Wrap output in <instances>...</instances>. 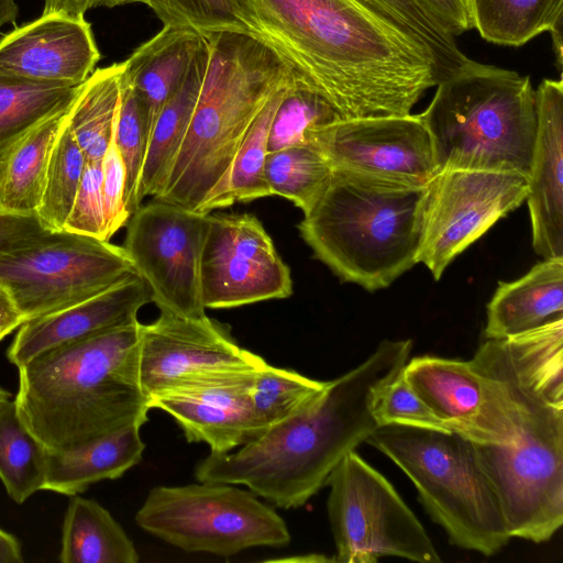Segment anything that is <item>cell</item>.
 Listing matches in <instances>:
<instances>
[{
	"mask_svg": "<svg viewBox=\"0 0 563 563\" xmlns=\"http://www.w3.org/2000/svg\"><path fill=\"white\" fill-rule=\"evenodd\" d=\"M249 34L341 120L408 115L441 81L429 47L371 0H238Z\"/></svg>",
	"mask_w": 563,
	"mask_h": 563,
	"instance_id": "cell-1",
	"label": "cell"
},
{
	"mask_svg": "<svg viewBox=\"0 0 563 563\" xmlns=\"http://www.w3.org/2000/svg\"><path fill=\"white\" fill-rule=\"evenodd\" d=\"M411 349L410 339L382 341L298 412L229 453L200 460L195 478L244 485L279 508L302 507L327 485L343 456L378 427L377 396L401 373Z\"/></svg>",
	"mask_w": 563,
	"mask_h": 563,
	"instance_id": "cell-2",
	"label": "cell"
},
{
	"mask_svg": "<svg viewBox=\"0 0 563 563\" xmlns=\"http://www.w3.org/2000/svg\"><path fill=\"white\" fill-rule=\"evenodd\" d=\"M142 323L44 351L20 367L18 415L49 452L74 450L132 424L152 409L139 383Z\"/></svg>",
	"mask_w": 563,
	"mask_h": 563,
	"instance_id": "cell-3",
	"label": "cell"
},
{
	"mask_svg": "<svg viewBox=\"0 0 563 563\" xmlns=\"http://www.w3.org/2000/svg\"><path fill=\"white\" fill-rule=\"evenodd\" d=\"M208 64L190 124L153 199L210 213L219 209L233 159L252 124L294 74L249 33L206 34Z\"/></svg>",
	"mask_w": 563,
	"mask_h": 563,
	"instance_id": "cell-4",
	"label": "cell"
},
{
	"mask_svg": "<svg viewBox=\"0 0 563 563\" xmlns=\"http://www.w3.org/2000/svg\"><path fill=\"white\" fill-rule=\"evenodd\" d=\"M424 196L426 186L332 168L298 230L342 282L375 291L418 263Z\"/></svg>",
	"mask_w": 563,
	"mask_h": 563,
	"instance_id": "cell-5",
	"label": "cell"
},
{
	"mask_svg": "<svg viewBox=\"0 0 563 563\" xmlns=\"http://www.w3.org/2000/svg\"><path fill=\"white\" fill-rule=\"evenodd\" d=\"M418 115L440 170L508 172L529 178L538 123L529 76L472 60L437 85Z\"/></svg>",
	"mask_w": 563,
	"mask_h": 563,
	"instance_id": "cell-6",
	"label": "cell"
},
{
	"mask_svg": "<svg viewBox=\"0 0 563 563\" xmlns=\"http://www.w3.org/2000/svg\"><path fill=\"white\" fill-rule=\"evenodd\" d=\"M365 442L408 476L454 545L490 556L511 539L474 442L450 430L397 424L377 427Z\"/></svg>",
	"mask_w": 563,
	"mask_h": 563,
	"instance_id": "cell-7",
	"label": "cell"
},
{
	"mask_svg": "<svg viewBox=\"0 0 563 563\" xmlns=\"http://www.w3.org/2000/svg\"><path fill=\"white\" fill-rule=\"evenodd\" d=\"M135 522L183 551L224 558L290 542L288 527L274 509L253 492L228 483L153 487Z\"/></svg>",
	"mask_w": 563,
	"mask_h": 563,
	"instance_id": "cell-8",
	"label": "cell"
},
{
	"mask_svg": "<svg viewBox=\"0 0 563 563\" xmlns=\"http://www.w3.org/2000/svg\"><path fill=\"white\" fill-rule=\"evenodd\" d=\"M327 485L334 562L375 563L384 556L441 561L417 516L388 479L354 450L339 462Z\"/></svg>",
	"mask_w": 563,
	"mask_h": 563,
	"instance_id": "cell-9",
	"label": "cell"
},
{
	"mask_svg": "<svg viewBox=\"0 0 563 563\" xmlns=\"http://www.w3.org/2000/svg\"><path fill=\"white\" fill-rule=\"evenodd\" d=\"M136 274L123 246L66 231L0 255V285L25 321L63 309Z\"/></svg>",
	"mask_w": 563,
	"mask_h": 563,
	"instance_id": "cell-10",
	"label": "cell"
},
{
	"mask_svg": "<svg viewBox=\"0 0 563 563\" xmlns=\"http://www.w3.org/2000/svg\"><path fill=\"white\" fill-rule=\"evenodd\" d=\"M209 213L153 199L128 221L123 249L159 311L207 316L201 299L200 261Z\"/></svg>",
	"mask_w": 563,
	"mask_h": 563,
	"instance_id": "cell-11",
	"label": "cell"
},
{
	"mask_svg": "<svg viewBox=\"0 0 563 563\" xmlns=\"http://www.w3.org/2000/svg\"><path fill=\"white\" fill-rule=\"evenodd\" d=\"M527 191L528 178L518 173L440 170L426 186L418 263L440 279L459 254L522 205Z\"/></svg>",
	"mask_w": 563,
	"mask_h": 563,
	"instance_id": "cell-12",
	"label": "cell"
},
{
	"mask_svg": "<svg viewBox=\"0 0 563 563\" xmlns=\"http://www.w3.org/2000/svg\"><path fill=\"white\" fill-rule=\"evenodd\" d=\"M205 308H235L292 294L289 267L253 214H210L200 261Z\"/></svg>",
	"mask_w": 563,
	"mask_h": 563,
	"instance_id": "cell-13",
	"label": "cell"
},
{
	"mask_svg": "<svg viewBox=\"0 0 563 563\" xmlns=\"http://www.w3.org/2000/svg\"><path fill=\"white\" fill-rule=\"evenodd\" d=\"M309 146L332 168L424 187L440 172L419 115L339 120L311 133Z\"/></svg>",
	"mask_w": 563,
	"mask_h": 563,
	"instance_id": "cell-14",
	"label": "cell"
},
{
	"mask_svg": "<svg viewBox=\"0 0 563 563\" xmlns=\"http://www.w3.org/2000/svg\"><path fill=\"white\" fill-rule=\"evenodd\" d=\"M264 363L192 375L151 397V408L172 416L188 442L205 443L213 454L229 453L266 430L251 400Z\"/></svg>",
	"mask_w": 563,
	"mask_h": 563,
	"instance_id": "cell-15",
	"label": "cell"
},
{
	"mask_svg": "<svg viewBox=\"0 0 563 563\" xmlns=\"http://www.w3.org/2000/svg\"><path fill=\"white\" fill-rule=\"evenodd\" d=\"M264 362L208 316L189 318L161 311L155 321L141 325L137 373L148 398L196 374Z\"/></svg>",
	"mask_w": 563,
	"mask_h": 563,
	"instance_id": "cell-16",
	"label": "cell"
},
{
	"mask_svg": "<svg viewBox=\"0 0 563 563\" xmlns=\"http://www.w3.org/2000/svg\"><path fill=\"white\" fill-rule=\"evenodd\" d=\"M402 377L451 431L477 444H508L505 404L492 379L472 362L439 356L407 361Z\"/></svg>",
	"mask_w": 563,
	"mask_h": 563,
	"instance_id": "cell-17",
	"label": "cell"
},
{
	"mask_svg": "<svg viewBox=\"0 0 563 563\" xmlns=\"http://www.w3.org/2000/svg\"><path fill=\"white\" fill-rule=\"evenodd\" d=\"M99 59L85 15L42 13L0 38V73L33 80L80 86Z\"/></svg>",
	"mask_w": 563,
	"mask_h": 563,
	"instance_id": "cell-18",
	"label": "cell"
},
{
	"mask_svg": "<svg viewBox=\"0 0 563 563\" xmlns=\"http://www.w3.org/2000/svg\"><path fill=\"white\" fill-rule=\"evenodd\" d=\"M534 93L538 123L526 200L533 250L548 260L563 257V81L543 79Z\"/></svg>",
	"mask_w": 563,
	"mask_h": 563,
	"instance_id": "cell-19",
	"label": "cell"
},
{
	"mask_svg": "<svg viewBox=\"0 0 563 563\" xmlns=\"http://www.w3.org/2000/svg\"><path fill=\"white\" fill-rule=\"evenodd\" d=\"M151 301L143 278L130 275L98 295L25 321L8 349L7 358L20 367L44 351L136 320L140 309Z\"/></svg>",
	"mask_w": 563,
	"mask_h": 563,
	"instance_id": "cell-20",
	"label": "cell"
},
{
	"mask_svg": "<svg viewBox=\"0 0 563 563\" xmlns=\"http://www.w3.org/2000/svg\"><path fill=\"white\" fill-rule=\"evenodd\" d=\"M206 44V35L196 30L164 25L123 62V78L146 112L147 141L162 108L178 90Z\"/></svg>",
	"mask_w": 563,
	"mask_h": 563,
	"instance_id": "cell-21",
	"label": "cell"
},
{
	"mask_svg": "<svg viewBox=\"0 0 563 563\" xmlns=\"http://www.w3.org/2000/svg\"><path fill=\"white\" fill-rule=\"evenodd\" d=\"M563 320V257L543 260L514 282L499 283L487 305L485 339L518 335Z\"/></svg>",
	"mask_w": 563,
	"mask_h": 563,
	"instance_id": "cell-22",
	"label": "cell"
},
{
	"mask_svg": "<svg viewBox=\"0 0 563 563\" xmlns=\"http://www.w3.org/2000/svg\"><path fill=\"white\" fill-rule=\"evenodd\" d=\"M141 427L132 424L74 450L47 451L43 490L71 497L95 483L121 477L142 460Z\"/></svg>",
	"mask_w": 563,
	"mask_h": 563,
	"instance_id": "cell-23",
	"label": "cell"
},
{
	"mask_svg": "<svg viewBox=\"0 0 563 563\" xmlns=\"http://www.w3.org/2000/svg\"><path fill=\"white\" fill-rule=\"evenodd\" d=\"M207 38V37H206ZM208 42L178 90L162 108L147 141L137 188V202L157 196L165 186L187 134L208 64Z\"/></svg>",
	"mask_w": 563,
	"mask_h": 563,
	"instance_id": "cell-24",
	"label": "cell"
},
{
	"mask_svg": "<svg viewBox=\"0 0 563 563\" xmlns=\"http://www.w3.org/2000/svg\"><path fill=\"white\" fill-rule=\"evenodd\" d=\"M58 559L62 563H136L139 553L104 507L75 495L64 516Z\"/></svg>",
	"mask_w": 563,
	"mask_h": 563,
	"instance_id": "cell-25",
	"label": "cell"
},
{
	"mask_svg": "<svg viewBox=\"0 0 563 563\" xmlns=\"http://www.w3.org/2000/svg\"><path fill=\"white\" fill-rule=\"evenodd\" d=\"M69 107L37 124L0 162L1 208L20 213H35L41 201L51 153Z\"/></svg>",
	"mask_w": 563,
	"mask_h": 563,
	"instance_id": "cell-26",
	"label": "cell"
},
{
	"mask_svg": "<svg viewBox=\"0 0 563 563\" xmlns=\"http://www.w3.org/2000/svg\"><path fill=\"white\" fill-rule=\"evenodd\" d=\"M123 62L98 68L79 87L67 125L87 162H101L114 135Z\"/></svg>",
	"mask_w": 563,
	"mask_h": 563,
	"instance_id": "cell-27",
	"label": "cell"
},
{
	"mask_svg": "<svg viewBox=\"0 0 563 563\" xmlns=\"http://www.w3.org/2000/svg\"><path fill=\"white\" fill-rule=\"evenodd\" d=\"M80 86L0 73V162L37 124L67 109Z\"/></svg>",
	"mask_w": 563,
	"mask_h": 563,
	"instance_id": "cell-28",
	"label": "cell"
},
{
	"mask_svg": "<svg viewBox=\"0 0 563 563\" xmlns=\"http://www.w3.org/2000/svg\"><path fill=\"white\" fill-rule=\"evenodd\" d=\"M471 27L487 42L522 46L563 24V0H463Z\"/></svg>",
	"mask_w": 563,
	"mask_h": 563,
	"instance_id": "cell-29",
	"label": "cell"
},
{
	"mask_svg": "<svg viewBox=\"0 0 563 563\" xmlns=\"http://www.w3.org/2000/svg\"><path fill=\"white\" fill-rule=\"evenodd\" d=\"M47 450L21 421L14 400L0 404V481L23 504L43 490Z\"/></svg>",
	"mask_w": 563,
	"mask_h": 563,
	"instance_id": "cell-30",
	"label": "cell"
},
{
	"mask_svg": "<svg viewBox=\"0 0 563 563\" xmlns=\"http://www.w3.org/2000/svg\"><path fill=\"white\" fill-rule=\"evenodd\" d=\"M332 173L327 157L309 145H295L269 152L265 178L271 196L290 200L307 212L318 199Z\"/></svg>",
	"mask_w": 563,
	"mask_h": 563,
	"instance_id": "cell-31",
	"label": "cell"
},
{
	"mask_svg": "<svg viewBox=\"0 0 563 563\" xmlns=\"http://www.w3.org/2000/svg\"><path fill=\"white\" fill-rule=\"evenodd\" d=\"M86 164L85 154L65 121L51 153L41 201L35 211L45 230H64Z\"/></svg>",
	"mask_w": 563,
	"mask_h": 563,
	"instance_id": "cell-32",
	"label": "cell"
},
{
	"mask_svg": "<svg viewBox=\"0 0 563 563\" xmlns=\"http://www.w3.org/2000/svg\"><path fill=\"white\" fill-rule=\"evenodd\" d=\"M286 87L279 89L271 98L244 137L233 159L227 189L219 208L271 196L265 178L268 135Z\"/></svg>",
	"mask_w": 563,
	"mask_h": 563,
	"instance_id": "cell-33",
	"label": "cell"
},
{
	"mask_svg": "<svg viewBox=\"0 0 563 563\" xmlns=\"http://www.w3.org/2000/svg\"><path fill=\"white\" fill-rule=\"evenodd\" d=\"M327 382L265 362L256 372L251 400L266 429L298 412L319 396Z\"/></svg>",
	"mask_w": 563,
	"mask_h": 563,
	"instance_id": "cell-34",
	"label": "cell"
},
{
	"mask_svg": "<svg viewBox=\"0 0 563 563\" xmlns=\"http://www.w3.org/2000/svg\"><path fill=\"white\" fill-rule=\"evenodd\" d=\"M339 120L338 113L323 99L294 77L274 115L268 153L288 146L309 145L313 131Z\"/></svg>",
	"mask_w": 563,
	"mask_h": 563,
	"instance_id": "cell-35",
	"label": "cell"
},
{
	"mask_svg": "<svg viewBox=\"0 0 563 563\" xmlns=\"http://www.w3.org/2000/svg\"><path fill=\"white\" fill-rule=\"evenodd\" d=\"M114 142L125 169L124 202L131 216L140 207L137 188L147 146V118L142 101L123 78V73Z\"/></svg>",
	"mask_w": 563,
	"mask_h": 563,
	"instance_id": "cell-36",
	"label": "cell"
},
{
	"mask_svg": "<svg viewBox=\"0 0 563 563\" xmlns=\"http://www.w3.org/2000/svg\"><path fill=\"white\" fill-rule=\"evenodd\" d=\"M416 34L431 51L441 80L460 71L471 63L421 0H371Z\"/></svg>",
	"mask_w": 563,
	"mask_h": 563,
	"instance_id": "cell-37",
	"label": "cell"
},
{
	"mask_svg": "<svg viewBox=\"0 0 563 563\" xmlns=\"http://www.w3.org/2000/svg\"><path fill=\"white\" fill-rule=\"evenodd\" d=\"M163 25L189 27L202 34L249 33L238 0H145Z\"/></svg>",
	"mask_w": 563,
	"mask_h": 563,
	"instance_id": "cell-38",
	"label": "cell"
},
{
	"mask_svg": "<svg viewBox=\"0 0 563 563\" xmlns=\"http://www.w3.org/2000/svg\"><path fill=\"white\" fill-rule=\"evenodd\" d=\"M374 418L378 427L397 424L450 430L411 389L401 373L378 394Z\"/></svg>",
	"mask_w": 563,
	"mask_h": 563,
	"instance_id": "cell-39",
	"label": "cell"
},
{
	"mask_svg": "<svg viewBox=\"0 0 563 563\" xmlns=\"http://www.w3.org/2000/svg\"><path fill=\"white\" fill-rule=\"evenodd\" d=\"M101 184L102 161L87 162L63 231L109 241L106 233Z\"/></svg>",
	"mask_w": 563,
	"mask_h": 563,
	"instance_id": "cell-40",
	"label": "cell"
},
{
	"mask_svg": "<svg viewBox=\"0 0 563 563\" xmlns=\"http://www.w3.org/2000/svg\"><path fill=\"white\" fill-rule=\"evenodd\" d=\"M125 169L113 139L102 158V200L106 219L107 239L125 225L130 213L124 202Z\"/></svg>",
	"mask_w": 563,
	"mask_h": 563,
	"instance_id": "cell-41",
	"label": "cell"
},
{
	"mask_svg": "<svg viewBox=\"0 0 563 563\" xmlns=\"http://www.w3.org/2000/svg\"><path fill=\"white\" fill-rule=\"evenodd\" d=\"M35 213H20L0 207V255L20 247L45 233Z\"/></svg>",
	"mask_w": 563,
	"mask_h": 563,
	"instance_id": "cell-42",
	"label": "cell"
},
{
	"mask_svg": "<svg viewBox=\"0 0 563 563\" xmlns=\"http://www.w3.org/2000/svg\"><path fill=\"white\" fill-rule=\"evenodd\" d=\"M442 27L453 37L471 29L463 0H421Z\"/></svg>",
	"mask_w": 563,
	"mask_h": 563,
	"instance_id": "cell-43",
	"label": "cell"
},
{
	"mask_svg": "<svg viewBox=\"0 0 563 563\" xmlns=\"http://www.w3.org/2000/svg\"><path fill=\"white\" fill-rule=\"evenodd\" d=\"M130 3L145 4V0H44L42 13L60 12L74 16L96 8H114Z\"/></svg>",
	"mask_w": 563,
	"mask_h": 563,
	"instance_id": "cell-44",
	"label": "cell"
},
{
	"mask_svg": "<svg viewBox=\"0 0 563 563\" xmlns=\"http://www.w3.org/2000/svg\"><path fill=\"white\" fill-rule=\"evenodd\" d=\"M25 322L10 294L0 285V342Z\"/></svg>",
	"mask_w": 563,
	"mask_h": 563,
	"instance_id": "cell-45",
	"label": "cell"
},
{
	"mask_svg": "<svg viewBox=\"0 0 563 563\" xmlns=\"http://www.w3.org/2000/svg\"><path fill=\"white\" fill-rule=\"evenodd\" d=\"M20 541L12 533L0 528V563H23Z\"/></svg>",
	"mask_w": 563,
	"mask_h": 563,
	"instance_id": "cell-46",
	"label": "cell"
},
{
	"mask_svg": "<svg viewBox=\"0 0 563 563\" xmlns=\"http://www.w3.org/2000/svg\"><path fill=\"white\" fill-rule=\"evenodd\" d=\"M19 7L15 0H0V29L15 22Z\"/></svg>",
	"mask_w": 563,
	"mask_h": 563,
	"instance_id": "cell-47",
	"label": "cell"
},
{
	"mask_svg": "<svg viewBox=\"0 0 563 563\" xmlns=\"http://www.w3.org/2000/svg\"><path fill=\"white\" fill-rule=\"evenodd\" d=\"M11 393L0 386V404L10 399Z\"/></svg>",
	"mask_w": 563,
	"mask_h": 563,
	"instance_id": "cell-48",
	"label": "cell"
}]
</instances>
